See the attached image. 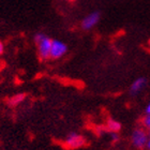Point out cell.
I'll return each mask as SVG.
<instances>
[{
	"mask_svg": "<svg viewBox=\"0 0 150 150\" xmlns=\"http://www.w3.org/2000/svg\"><path fill=\"white\" fill-rule=\"evenodd\" d=\"M26 98V94L24 93H17L15 94V96H13V97H11L8 100V103H9L10 106H17L18 104H21L23 102V101L25 100Z\"/></svg>",
	"mask_w": 150,
	"mask_h": 150,
	"instance_id": "cell-7",
	"label": "cell"
},
{
	"mask_svg": "<svg viewBox=\"0 0 150 150\" xmlns=\"http://www.w3.org/2000/svg\"><path fill=\"white\" fill-rule=\"evenodd\" d=\"M148 45H149V47H150V40L148 41Z\"/></svg>",
	"mask_w": 150,
	"mask_h": 150,
	"instance_id": "cell-14",
	"label": "cell"
},
{
	"mask_svg": "<svg viewBox=\"0 0 150 150\" xmlns=\"http://www.w3.org/2000/svg\"><path fill=\"white\" fill-rule=\"evenodd\" d=\"M35 41L38 46V54L41 60H46L50 58V50L53 40L46 37L45 35L39 33L35 37Z\"/></svg>",
	"mask_w": 150,
	"mask_h": 150,
	"instance_id": "cell-1",
	"label": "cell"
},
{
	"mask_svg": "<svg viewBox=\"0 0 150 150\" xmlns=\"http://www.w3.org/2000/svg\"><path fill=\"white\" fill-rule=\"evenodd\" d=\"M100 21V13L99 12H93L90 13L89 15H87L83 19L81 22V28L84 30H90L97 25Z\"/></svg>",
	"mask_w": 150,
	"mask_h": 150,
	"instance_id": "cell-5",
	"label": "cell"
},
{
	"mask_svg": "<svg viewBox=\"0 0 150 150\" xmlns=\"http://www.w3.org/2000/svg\"><path fill=\"white\" fill-rule=\"evenodd\" d=\"M148 134H149V137H150V130H149V133H148Z\"/></svg>",
	"mask_w": 150,
	"mask_h": 150,
	"instance_id": "cell-15",
	"label": "cell"
},
{
	"mask_svg": "<svg viewBox=\"0 0 150 150\" xmlns=\"http://www.w3.org/2000/svg\"><path fill=\"white\" fill-rule=\"evenodd\" d=\"M110 137H112V141H115V142H117L119 139L118 134H117V133H115V132H112V134H110Z\"/></svg>",
	"mask_w": 150,
	"mask_h": 150,
	"instance_id": "cell-10",
	"label": "cell"
},
{
	"mask_svg": "<svg viewBox=\"0 0 150 150\" xmlns=\"http://www.w3.org/2000/svg\"><path fill=\"white\" fill-rule=\"evenodd\" d=\"M106 128L108 131L117 133V132H119L121 130V125H120L118 121H115V120H108L106 125Z\"/></svg>",
	"mask_w": 150,
	"mask_h": 150,
	"instance_id": "cell-8",
	"label": "cell"
},
{
	"mask_svg": "<svg viewBox=\"0 0 150 150\" xmlns=\"http://www.w3.org/2000/svg\"><path fill=\"white\" fill-rule=\"evenodd\" d=\"M146 85H147V79L145 77H139V78H137V79H135V81H133V84H132L131 88H130L131 93H133V94L138 93Z\"/></svg>",
	"mask_w": 150,
	"mask_h": 150,
	"instance_id": "cell-6",
	"label": "cell"
},
{
	"mask_svg": "<svg viewBox=\"0 0 150 150\" xmlns=\"http://www.w3.org/2000/svg\"><path fill=\"white\" fill-rule=\"evenodd\" d=\"M85 143H86V141H85V138L81 135L77 134V133H71L64 139L63 146L67 149H77V148L83 147Z\"/></svg>",
	"mask_w": 150,
	"mask_h": 150,
	"instance_id": "cell-3",
	"label": "cell"
},
{
	"mask_svg": "<svg viewBox=\"0 0 150 150\" xmlns=\"http://www.w3.org/2000/svg\"><path fill=\"white\" fill-rule=\"evenodd\" d=\"M70 1H74V0H70Z\"/></svg>",
	"mask_w": 150,
	"mask_h": 150,
	"instance_id": "cell-16",
	"label": "cell"
},
{
	"mask_svg": "<svg viewBox=\"0 0 150 150\" xmlns=\"http://www.w3.org/2000/svg\"><path fill=\"white\" fill-rule=\"evenodd\" d=\"M143 125L145 128H147L148 130H150V114H147L146 117L143 119Z\"/></svg>",
	"mask_w": 150,
	"mask_h": 150,
	"instance_id": "cell-9",
	"label": "cell"
},
{
	"mask_svg": "<svg viewBox=\"0 0 150 150\" xmlns=\"http://www.w3.org/2000/svg\"><path fill=\"white\" fill-rule=\"evenodd\" d=\"M146 112H147V114H150V103L148 104V106H147V110H146Z\"/></svg>",
	"mask_w": 150,
	"mask_h": 150,
	"instance_id": "cell-13",
	"label": "cell"
},
{
	"mask_svg": "<svg viewBox=\"0 0 150 150\" xmlns=\"http://www.w3.org/2000/svg\"><path fill=\"white\" fill-rule=\"evenodd\" d=\"M3 53V44L0 42V56H1V54Z\"/></svg>",
	"mask_w": 150,
	"mask_h": 150,
	"instance_id": "cell-11",
	"label": "cell"
},
{
	"mask_svg": "<svg viewBox=\"0 0 150 150\" xmlns=\"http://www.w3.org/2000/svg\"><path fill=\"white\" fill-rule=\"evenodd\" d=\"M148 133L143 128H136L133 130L131 134V142L133 146L137 149H144L147 146V143L149 141Z\"/></svg>",
	"mask_w": 150,
	"mask_h": 150,
	"instance_id": "cell-2",
	"label": "cell"
},
{
	"mask_svg": "<svg viewBox=\"0 0 150 150\" xmlns=\"http://www.w3.org/2000/svg\"><path fill=\"white\" fill-rule=\"evenodd\" d=\"M146 149L150 150V138H149V141H148V143H147V146H146Z\"/></svg>",
	"mask_w": 150,
	"mask_h": 150,
	"instance_id": "cell-12",
	"label": "cell"
},
{
	"mask_svg": "<svg viewBox=\"0 0 150 150\" xmlns=\"http://www.w3.org/2000/svg\"><path fill=\"white\" fill-rule=\"evenodd\" d=\"M68 50V47L63 42L59 40H53L52 50H50V58L52 59H59L64 56Z\"/></svg>",
	"mask_w": 150,
	"mask_h": 150,
	"instance_id": "cell-4",
	"label": "cell"
}]
</instances>
